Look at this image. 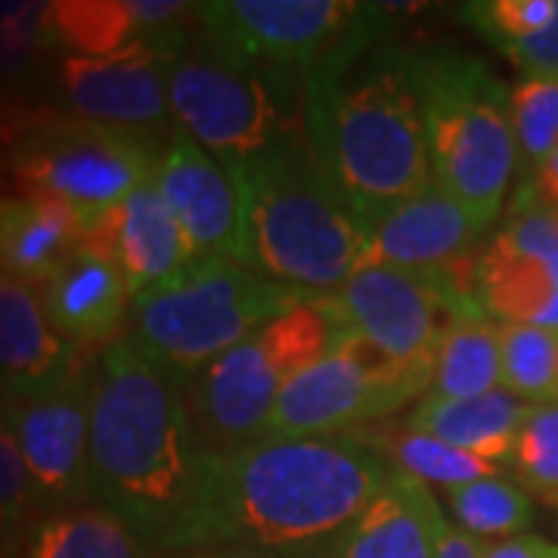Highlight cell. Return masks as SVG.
I'll return each mask as SVG.
<instances>
[{"label": "cell", "instance_id": "obj_40", "mask_svg": "<svg viewBox=\"0 0 558 558\" xmlns=\"http://www.w3.org/2000/svg\"><path fill=\"white\" fill-rule=\"evenodd\" d=\"M156 558H267L258 556V553H248V549H199V553H171V556H159Z\"/></svg>", "mask_w": 558, "mask_h": 558}, {"label": "cell", "instance_id": "obj_30", "mask_svg": "<svg viewBox=\"0 0 558 558\" xmlns=\"http://www.w3.org/2000/svg\"><path fill=\"white\" fill-rule=\"evenodd\" d=\"M512 131L524 186L558 146V78H521L512 87Z\"/></svg>", "mask_w": 558, "mask_h": 558}, {"label": "cell", "instance_id": "obj_15", "mask_svg": "<svg viewBox=\"0 0 558 558\" xmlns=\"http://www.w3.org/2000/svg\"><path fill=\"white\" fill-rule=\"evenodd\" d=\"M363 267L388 264L410 270H438L478 258L481 240L490 233L465 205L432 180L422 193L363 220Z\"/></svg>", "mask_w": 558, "mask_h": 558}, {"label": "cell", "instance_id": "obj_36", "mask_svg": "<svg viewBox=\"0 0 558 558\" xmlns=\"http://www.w3.org/2000/svg\"><path fill=\"white\" fill-rule=\"evenodd\" d=\"M494 546V539H484L459 524L444 521L435 543V558H484L487 549Z\"/></svg>", "mask_w": 558, "mask_h": 558}, {"label": "cell", "instance_id": "obj_26", "mask_svg": "<svg viewBox=\"0 0 558 558\" xmlns=\"http://www.w3.org/2000/svg\"><path fill=\"white\" fill-rule=\"evenodd\" d=\"M366 447L379 450L381 459H391L395 469L407 472L410 478L422 484H440L444 490L469 484L478 478H494L499 475L497 462L462 453L457 447L444 440L413 432L407 422L400 425H379L369 438H360Z\"/></svg>", "mask_w": 558, "mask_h": 558}, {"label": "cell", "instance_id": "obj_25", "mask_svg": "<svg viewBox=\"0 0 558 558\" xmlns=\"http://www.w3.org/2000/svg\"><path fill=\"white\" fill-rule=\"evenodd\" d=\"M502 385L499 326L490 317L465 319L453 326L438 348L432 395L447 400H472Z\"/></svg>", "mask_w": 558, "mask_h": 558}, {"label": "cell", "instance_id": "obj_8", "mask_svg": "<svg viewBox=\"0 0 558 558\" xmlns=\"http://www.w3.org/2000/svg\"><path fill=\"white\" fill-rule=\"evenodd\" d=\"M161 153L153 131L72 112H28L3 159L25 193L69 202L90 223L153 183Z\"/></svg>", "mask_w": 558, "mask_h": 558}, {"label": "cell", "instance_id": "obj_38", "mask_svg": "<svg viewBox=\"0 0 558 558\" xmlns=\"http://www.w3.org/2000/svg\"><path fill=\"white\" fill-rule=\"evenodd\" d=\"M524 186H531L546 208L558 211V146L553 149V156L546 159V165L537 171V178L531 180V183H524Z\"/></svg>", "mask_w": 558, "mask_h": 558}, {"label": "cell", "instance_id": "obj_13", "mask_svg": "<svg viewBox=\"0 0 558 558\" xmlns=\"http://www.w3.org/2000/svg\"><path fill=\"white\" fill-rule=\"evenodd\" d=\"M94 366L84 363L60 385L0 407L28 469L32 502L44 515L90 502Z\"/></svg>", "mask_w": 558, "mask_h": 558}, {"label": "cell", "instance_id": "obj_2", "mask_svg": "<svg viewBox=\"0 0 558 558\" xmlns=\"http://www.w3.org/2000/svg\"><path fill=\"white\" fill-rule=\"evenodd\" d=\"M391 469L373 447L344 435H267L211 457L199 549L332 558Z\"/></svg>", "mask_w": 558, "mask_h": 558}, {"label": "cell", "instance_id": "obj_4", "mask_svg": "<svg viewBox=\"0 0 558 558\" xmlns=\"http://www.w3.org/2000/svg\"><path fill=\"white\" fill-rule=\"evenodd\" d=\"M240 199L242 267L314 295H332L363 267L366 227L307 131L230 168Z\"/></svg>", "mask_w": 558, "mask_h": 558}, {"label": "cell", "instance_id": "obj_41", "mask_svg": "<svg viewBox=\"0 0 558 558\" xmlns=\"http://www.w3.org/2000/svg\"><path fill=\"white\" fill-rule=\"evenodd\" d=\"M556 215H558V211H556Z\"/></svg>", "mask_w": 558, "mask_h": 558}, {"label": "cell", "instance_id": "obj_17", "mask_svg": "<svg viewBox=\"0 0 558 558\" xmlns=\"http://www.w3.org/2000/svg\"><path fill=\"white\" fill-rule=\"evenodd\" d=\"M84 242H90L119 264L134 299L146 289L174 279L199 260L186 233L180 230V223L161 199L156 180L140 186L137 193H131L102 218L90 220Z\"/></svg>", "mask_w": 558, "mask_h": 558}, {"label": "cell", "instance_id": "obj_10", "mask_svg": "<svg viewBox=\"0 0 558 558\" xmlns=\"http://www.w3.org/2000/svg\"><path fill=\"white\" fill-rule=\"evenodd\" d=\"M344 326L400 366L435 373L444 336L487 317L478 299V258L438 270L369 264L332 292Z\"/></svg>", "mask_w": 558, "mask_h": 558}, {"label": "cell", "instance_id": "obj_27", "mask_svg": "<svg viewBox=\"0 0 558 558\" xmlns=\"http://www.w3.org/2000/svg\"><path fill=\"white\" fill-rule=\"evenodd\" d=\"M50 38L72 57H112L153 35L137 22L131 0H57L50 3Z\"/></svg>", "mask_w": 558, "mask_h": 558}, {"label": "cell", "instance_id": "obj_11", "mask_svg": "<svg viewBox=\"0 0 558 558\" xmlns=\"http://www.w3.org/2000/svg\"><path fill=\"white\" fill-rule=\"evenodd\" d=\"M432 379L435 373L400 366L369 341L348 332L326 357L286 381L267 418V435L332 438L369 428L422 400Z\"/></svg>", "mask_w": 558, "mask_h": 558}, {"label": "cell", "instance_id": "obj_20", "mask_svg": "<svg viewBox=\"0 0 558 558\" xmlns=\"http://www.w3.org/2000/svg\"><path fill=\"white\" fill-rule=\"evenodd\" d=\"M444 521L447 515L435 494L422 481L391 469L385 487L348 527L332 558H435Z\"/></svg>", "mask_w": 558, "mask_h": 558}, {"label": "cell", "instance_id": "obj_9", "mask_svg": "<svg viewBox=\"0 0 558 558\" xmlns=\"http://www.w3.org/2000/svg\"><path fill=\"white\" fill-rule=\"evenodd\" d=\"M168 102L180 131L230 171L304 134V87L220 60L208 47L171 62Z\"/></svg>", "mask_w": 558, "mask_h": 558}, {"label": "cell", "instance_id": "obj_29", "mask_svg": "<svg viewBox=\"0 0 558 558\" xmlns=\"http://www.w3.org/2000/svg\"><path fill=\"white\" fill-rule=\"evenodd\" d=\"M502 388L519 400L558 403V332L539 326H499Z\"/></svg>", "mask_w": 558, "mask_h": 558}, {"label": "cell", "instance_id": "obj_1", "mask_svg": "<svg viewBox=\"0 0 558 558\" xmlns=\"http://www.w3.org/2000/svg\"><path fill=\"white\" fill-rule=\"evenodd\" d=\"M208 462L190 413V379L131 336L102 348L90 407V502L159 556L196 553Z\"/></svg>", "mask_w": 558, "mask_h": 558}, {"label": "cell", "instance_id": "obj_7", "mask_svg": "<svg viewBox=\"0 0 558 558\" xmlns=\"http://www.w3.org/2000/svg\"><path fill=\"white\" fill-rule=\"evenodd\" d=\"M314 299V292L258 277L236 260H196L134 299L131 339L149 357L193 379L260 326Z\"/></svg>", "mask_w": 558, "mask_h": 558}, {"label": "cell", "instance_id": "obj_14", "mask_svg": "<svg viewBox=\"0 0 558 558\" xmlns=\"http://www.w3.org/2000/svg\"><path fill=\"white\" fill-rule=\"evenodd\" d=\"M190 28H174L137 40L112 57H65L60 62V94L72 116L121 128L153 131L168 119L171 62L190 50Z\"/></svg>", "mask_w": 558, "mask_h": 558}, {"label": "cell", "instance_id": "obj_23", "mask_svg": "<svg viewBox=\"0 0 558 558\" xmlns=\"http://www.w3.org/2000/svg\"><path fill=\"white\" fill-rule=\"evenodd\" d=\"M478 299L487 317L558 332V260L519 258L490 242L478 255Z\"/></svg>", "mask_w": 558, "mask_h": 558}, {"label": "cell", "instance_id": "obj_16", "mask_svg": "<svg viewBox=\"0 0 558 558\" xmlns=\"http://www.w3.org/2000/svg\"><path fill=\"white\" fill-rule=\"evenodd\" d=\"M156 186L196 258L242 264L240 199L233 178L180 128L161 153Z\"/></svg>", "mask_w": 558, "mask_h": 558}, {"label": "cell", "instance_id": "obj_18", "mask_svg": "<svg viewBox=\"0 0 558 558\" xmlns=\"http://www.w3.org/2000/svg\"><path fill=\"white\" fill-rule=\"evenodd\" d=\"M35 289L50 326L78 348H109L119 341L116 336L128 319V304L134 301L119 264L90 242H81Z\"/></svg>", "mask_w": 558, "mask_h": 558}, {"label": "cell", "instance_id": "obj_33", "mask_svg": "<svg viewBox=\"0 0 558 558\" xmlns=\"http://www.w3.org/2000/svg\"><path fill=\"white\" fill-rule=\"evenodd\" d=\"M35 509L32 502V481L16 440L7 422L0 418V558L22 556L25 546V519Z\"/></svg>", "mask_w": 558, "mask_h": 558}, {"label": "cell", "instance_id": "obj_19", "mask_svg": "<svg viewBox=\"0 0 558 558\" xmlns=\"http://www.w3.org/2000/svg\"><path fill=\"white\" fill-rule=\"evenodd\" d=\"M87 363V348L50 326L32 282L0 274V407L47 391Z\"/></svg>", "mask_w": 558, "mask_h": 558}, {"label": "cell", "instance_id": "obj_21", "mask_svg": "<svg viewBox=\"0 0 558 558\" xmlns=\"http://www.w3.org/2000/svg\"><path fill=\"white\" fill-rule=\"evenodd\" d=\"M87 236V220L69 202L22 193L0 196V274L38 286Z\"/></svg>", "mask_w": 558, "mask_h": 558}, {"label": "cell", "instance_id": "obj_12", "mask_svg": "<svg viewBox=\"0 0 558 558\" xmlns=\"http://www.w3.org/2000/svg\"><path fill=\"white\" fill-rule=\"evenodd\" d=\"M363 7L348 0H205L196 3V25L202 47L220 60L304 87Z\"/></svg>", "mask_w": 558, "mask_h": 558}, {"label": "cell", "instance_id": "obj_37", "mask_svg": "<svg viewBox=\"0 0 558 558\" xmlns=\"http://www.w3.org/2000/svg\"><path fill=\"white\" fill-rule=\"evenodd\" d=\"M484 558H558V543L537 534H519V537L497 539Z\"/></svg>", "mask_w": 558, "mask_h": 558}, {"label": "cell", "instance_id": "obj_5", "mask_svg": "<svg viewBox=\"0 0 558 558\" xmlns=\"http://www.w3.org/2000/svg\"><path fill=\"white\" fill-rule=\"evenodd\" d=\"M413 81L432 180L490 230L519 168L512 90L487 62L457 47L413 50Z\"/></svg>", "mask_w": 558, "mask_h": 558}, {"label": "cell", "instance_id": "obj_32", "mask_svg": "<svg viewBox=\"0 0 558 558\" xmlns=\"http://www.w3.org/2000/svg\"><path fill=\"white\" fill-rule=\"evenodd\" d=\"M558 16V0H475L459 7V20L472 25L497 50L534 38Z\"/></svg>", "mask_w": 558, "mask_h": 558}, {"label": "cell", "instance_id": "obj_39", "mask_svg": "<svg viewBox=\"0 0 558 558\" xmlns=\"http://www.w3.org/2000/svg\"><path fill=\"white\" fill-rule=\"evenodd\" d=\"M25 119H28V112L16 109L13 102L3 97V90H0V153H7L10 140L16 137V131H20Z\"/></svg>", "mask_w": 558, "mask_h": 558}, {"label": "cell", "instance_id": "obj_22", "mask_svg": "<svg viewBox=\"0 0 558 558\" xmlns=\"http://www.w3.org/2000/svg\"><path fill=\"white\" fill-rule=\"evenodd\" d=\"M527 403L497 388L490 395L472 400H447L425 395L416 410L407 416L413 432L432 435L462 453L487 459V462H512L515 440L527 416Z\"/></svg>", "mask_w": 558, "mask_h": 558}, {"label": "cell", "instance_id": "obj_31", "mask_svg": "<svg viewBox=\"0 0 558 558\" xmlns=\"http://www.w3.org/2000/svg\"><path fill=\"white\" fill-rule=\"evenodd\" d=\"M512 465L527 494L558 509V403H534L527 410Z\"/></svg>", "mask_w": 558, "mask_h": 558}, {"label": "cell", "instance_id": "obj_3", "mask_svg": "<svg viewBox=\"0 0 558 558\" xmlns=\"http://www.w3.org/2000/svg\"><path fill=\"white\" fill-rule=\"evenodd\" d=\"M304 128L360 220L432 183L413 50L385 28V7L366 3L354 28L304 84Z\"/></svg>", "mask_w": 558, "mask_h": 558}, {"label": "cell", "instance_id": "obj_24", "mask_svg": "<svg viewBox=\"0 0 558 558\" xmlns=\"http://www.w3.org/2000/svg\"><path fill=\"white\" fill-rule=\"evenodd\" d=\"M20 558H156L143 539L100 506H75L40 515Z\"/></svg>", "mask_w": 558, "mask_h": 558}, {"label": "cell", "instance_id": "obj_35", "mask_svg": "<svg viewBox=\"0 0 558 558\" xmlns=\"http://www.w3.org/2000/svg\"><path fill=\"white\" fill-rule=\"evenodd\" d=\"M524 78H558V16L534 38L515 40L499 50Z\"/></svg>", "mask_w": 558, "mask_h": 558}, {"label": "cell", "instance_id": "obj_28", "mask_svg": "<svg viewBox=\"0 0 558 558\" xmlns=\"http://www.w3.org/2000/svg\"><path fill=\"white\" fill-rule=\"evenodd\" d=\"M459 527L484 539H509L534 524V499L515 481L494 475L447 490Z\"/></svg>", "mask_w": 558, "mask_h": 558}, {"label": "cell", "instance_id": "obj_6", "mask_svg": "<svg viewBox=\"0 0 558 558\" xmlns=\"http://www.w3.org/2000/svg\"><path fill=\"white\" fill-rule=\"evenodd\" d=\"M351 329L332 295L292 307L190 379V413L202 447L220 457L267 435L286 381L326 357Z\"/></svg>", "mask_w": 558, "mask_h": 558}, {"label": "cell", "instance_id": "obj_34", "mask_svg": "<svg viewBox=\"0 0 558 558\" xmlns=\"http://www.w3.org/2000/svg\"><path fill=\"white\" fill-rule=\"evenodd\" d=\"M44 50H57L50 3H0V78L20 75Z\"/></svg>", "mask_w": 558, "mask_h": 558}]
</instances>
